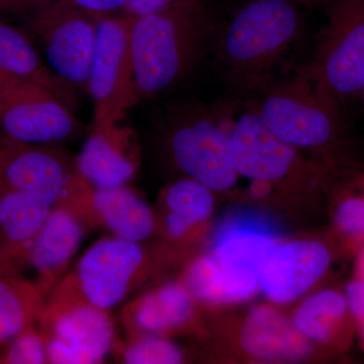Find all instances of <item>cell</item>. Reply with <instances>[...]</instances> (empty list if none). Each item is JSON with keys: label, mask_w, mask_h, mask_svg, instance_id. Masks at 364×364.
<instances>
[{"label": "cell", "mask_w": 364, "mask_h": 364, "mask_svg": "<svg viewBox=\"0 0 364 364\" xmlns=\"http://www.w3.org/2000/svg\"><path fill=\"white\" fill-rule=\"evenodd\" d=\"M312 0H246L228 21L219 42L227 77L244 91H260L301 38Z\"/></svg>", "instance_id": "1"}, {"label": "cell", "mask_w": 364, "mask_h": 364, "mask_svg": "<svg viewBox=\"0 0 364 364\" xmlns=\"http://www.w3.org/2000/svg\"><path fill=\"white\" fill-rule=\"evenodd\" d=\"M0 354V363L41 364L48 363L47 347L44 335L38 331L35 324L16 335L4 345Z\"/></svg>", "instance_id": "28"}, {"label": "cell", "mask_w": 364, "mask_h": 364, "mask_svg": "<svg viewBox=\"0 0 364 364\" xmlns=\"http://www.w3.org/2000/svg\"><path fill=\"white\" fill-rule=\"evenodd\" d=\"M135 18L124 14L97 16L88 91L95 105L92 126L119 121L132 107L134 61L131 35Z\"/></svg>", "instance_id": "7"}, {"label": "cell", "mask_w": 364, "mask_h": 364, "mask_svg": "<svg viewBox=\"0 0 364 364\" xmlns=\"http://www.w3.org/2000/svg\"><path fill=\"white\" fill-rule=\"evenodd\" d=\"M39 320L44 326L48 363H98L114 346V327L107 311L88 303L78 289L53 298Z\"/></svg>", "instance_id": "6"}, {"label": "cell", "mask_w": 364, "mask_h": 364, "mask_svg": "<svg viewBox=\"0 0 364 364\" xmlns=\"http://www.w3.org/2000/svg\"><path fill=\"white\" fill-rule=\"evenodd\" d=\"M364 284V247L359 250L358 259L355 262V277Z\"/></svg>", "instance_id": "34"}, {"label": "cell", "mask_w": 364, "mask_h": 364, "mask_svg": "<svg viewBox=\"0 0 364 364\" xmlns=\"http://www.w3.org/2000/svg\"><path fill=\"white\" fill-rule=\"evenodd\" d=\"M193 312V296L183 284L174 282L136 299L130 318L136 329L160 335L186 324Z\"/></svg>", "instance_id": "24"}, {"label": "cell", "mask_w": 364, "mask_h": 364, "mask_svg": "<svg viewBox=\"0 0 364 364\" xmlns=\"http://www.w3.org/2000/svg\"><path fill=\"white\" fill-rule=\"evenodd\" d=\"M97 25V16L51 0L28 14L26 30L52 71L72 87L86 90Z\"/></svg>", "instance_id": "8"}, {"label": "cell", "mask_w": 364, "mask_h": 364, "mask_svg": "<svg viewBox=\"0 0 364 364\" xmlns=\"http://www.w3.org/2000/svg\"><path fill=\"white\" fill-rule=\"evenodd\" d=\"M358 98L359 100H360L361 104H363V107L364 109V83L363 87H361L360 91H359Z\"/></svg>", "instance_id": "35"}, {"label": "cell", "mask_w": 364, "mask_h": 364, "mask_svg": "<svg viewBox=\"0 0 364 364\" xmlns=\"http://www.w3.org/2000/svg\"><path fill=\"white\" fill-rule=\"evenodd\" d=\"M164 200L168 210L165 226L174 239L181 238L191 228L207 221L214 210V191L186 176L170 184Z\"/></svg>", "instance_id": "25"}, {"label": "cell", "mask_w": 364, "mask_h": 364, "mask_svg": "<svg viewBox=\"0 0 364 364\" xmlns=\"http://www.w3.org/2000/svg\"><path fill=\"white\" fill-rule=\"evenodd\" d=\"M28 193L1 191L0 198V263L23 261L26 251L53 210Z\"/></svg>", "instance_id": "20"}, {"label": "cell", "mask_w": 364, "mask_h": 364, "mask_svg": "<svg viewBox=\"0 0 364 364\" xmlns=\"http://www.w3.org/2000/svg\"><path fill=\"white\" fill-rule=\"evenodd\" d=\"M85 182L75 161L59 151L0 132V191L28 193L55 207Z\"/></svg>", "instance_id": "10"}, {"label": "cell", "mask_w": 364, "mask_h": 364, "mask_svg": "<svg viewBox=\"0 0 364 364\" xmlns=\"http://www.w3.org/2000/svg\"><path fill=\"white\" fill-rule=\"evenodd\" d=\"M51 0H0L1 16H28Z\"/></svg>", "instance_id": "32"}, {"label": "cell", "mask_w": 364, "mask_h": 364, "mask_svg": "<svg viewBox=\"0 0 364 364\" xmlns=\"http://www.w3.org/2000/svg\"><path fill=\"white\" fill-rule=\"evenodd\" d=\"M179 1L181 0H126L124 14L133 18H140L157 13Z\"/></svg>", "instance_id": "31"}, {"label": "cell", "mask_w": 364, "mask_h": 364, "mask_svg": "<svg viewBox=\"0 0 364 364\" xmlns=\"http://www.w3.org/2000/svg\"><path fill=\"white\" fill-rule=\"evenodd\" d=\"M172 117L167 145L182 173L214 193L233 188L239 176L232 157L230 124L226 119L202 107H186Z\"/></svg>", "instance_id": "4"}, {"label": "cell", "mask_w": 364, "mask_h": 364, "mask_svg": "<svg viewBox=\"0 0 364 364\" xmlns=\"http://www.w3.org/2000/svg\"><path fill=\"white\" fill-rule=\"evenodd\" d=\"M208 21L200 0L135 18L131 43L134 61L132 107L178 83L195 66L207 39Z\"/></svg>", "instance_id": "2"}, {"label": "cell", "mask_w": 364, "mask_h": 364, "mask_svg": "<svg viewBox=\"0 0 364 364\" xmlns=\"http://www.w3.org/2000/svg\"><path fill=\"white\" fill-rule=\"evenodd\" d=\"M331 263V251L323 242H279L261 263L259 291L272 303H291L320 282Z\"/></svg>", "instance_id": "13"}, {"label": "cell", "mask_w": 364, "mask_h": 364, "mask_svg": "<svg viewBox=\"0 0 364 364\" xmlns=\"http://www.w3.org/2000/svg\"><path fill=\"white\" fill-rule=\"evenodd\" d=\"M65 6L75 7L93 16L124 14L126 0H54Z\"/></svg>", "instance_id": "30"}, {"label": "cell", "mask_w": 364, "mask_h": 364, "mask_svg": "<svg viewBox=\"0 0 364 364\" xmlns=\"http://www.w3.org/2000/svg\"><path fill=\"white\" fill-rule=\"evenodd\" d=\"M83 227L72 210L54 207L33 238L23 261L39 273L43 291L75 254L83 237Z\"/></svg>", "instance_id": "17"}, {"label": "cell", "mask_w": 364, "mask_h": 364, "mask_svg": "<svg viewBox=\"0 0 364 364\" xmlns=\"http://www.w3.org/2000/svg\"><path fill=\"white\" fill-rule=\"evenodd\" d=\"M182 284L193 299L210 305L248 301L259 291L258 273L222 264L210 253L189 267Z\"/></svg>", "instance_id": "19"}, {"label": "cell", "mask_w": 364, "mask_h": 364, "mask_svg": "<svg viewBox=\"0 0 364 364\" xmlns=\"http://www.w3.org/2000/svg\"><path fill=\"white\" fill-rule=\"evenodd\" d=\"M0 198H1V191H0Z\"/></svg>", "instance_id": "36"}, {"label": "cell", "mask_w": 364, "mask_h": 364, "mask_svg": "<svg viewBox=\"0 0 364 364\" xmlns=\"http://www.w3.org/2000/svg\"><path fill=\"white\" fill-rule=\"evenodd\" d=\"M340 105L358 98L364 83V0H329L313 58L304 67Z\"/></svg>", "instance_id": "5"}, {"label": "cell", "mask_w": 364, "mask_h": 364, "mask_svg": "<svg viewBox=\"0 0 364 364\" xmlns=\"http://www.w3.org/2000/svg\"><path fill=\"white\" fill-rule=\"evenodd\" d=\"M44 294L39 284L21 277L14 265L0 264V346L39 320Z\"/></svg>", "instance_id": "23"}, {"label": "cell", "mask_w": 364, "mask_h": 364, "mask_svg": "<svg viewBox=\"0 0 364 364\" xmlns=\"http://www.w3.org/2000/svg\"><path fill=\"white\" fill-rule=\"evenodd\" d=\"M294 326L306 339L346 348L354 335V323L344 291L324 289L306 298L296 309Z\"/></svg>", "instance_id": "18"}, {"label": "cell", "mask_w": 364, "mask_h": 364, "mask_svg": "<svg viewBox=\"0 0 364 364\" xmlns=\"http://www.w3.org/2000/svg\"><path fill=\"white\" fill-rule=\"evenodd\" d=\"M345 296L354 323L355 335L364 348V284L354 279L346 284Z\"/></svg>", "instance_id": "29"}, {"label": "cell", "mask_w": 364, "mask_h": 364, "mask_svg": "<svg viewBox=\"0 0 364 364\" xmlns=\"http://www.w3.org/2000/svg\"><path fill=\"white\" fill-rule=\"evenodd\" d=\"M143 261L140 243L102 239L79 260L76 287L88 303L107 311L123 301Z\"/></svg>", "instance_id": "11"}, {"label": "cell", "mask_w": 364, "mask_h": 364, "mask_svg": "<svg viewBox=\"0 0 364 364\" xmlns=\"http://www.w3.org/2000/svg\"><path fill=\"white\" fill-rule=\"evenodd\" d=\"M183 353L177 345L157 334H148L132 342L124 353L129 364H176L181 363Z\"/></svg>", "instance_id": "27"}, {"label": "cell", "mask_w": 364, "mask_h": 364, "mask_svg": "<svg viewBox=\"0 0 364 364\" xmlns=\"http://www.w3.org/2000/svg\"><path fill=\"white\" fill-rule=\"evenodd\" d=\"M279 242L274 228L264 218L234 215L215 230L210 254L222 264L259 274L261 263Z\"/></svg>", "instance_id": "16"}, {"label": "cell", "mask_w": 364, "mask_h": 364, "mask_svg": "<svg viewBox=\"0 0 364 364\" xmlns=\"http://www.w3.org/2000/svg\"><path fill=\"white\" fill-rule=\"evenodd\" d=\"M252 107L268 129L296 149L330 151L345 135L342 105L305 68L258 91Z\"/></svg>", "instance_id": "3"}, {"label": "cell", "mask_w": 364, "mask_h": 364, "mask_svg": "<svg viewBox=\"0 0 364 364\" xmlns=\"http://www.w3.org/2000/svg\"><path fill=\"white\" fill-rule=\"evenodd\" d=\"M0 72L28 79L52 90L68 107L73 102V87L58 77L41 59L26 33L0 20Z\"/></svg>", "instance_id": "22"}, {"label": "cell", "mask_w": 364, "mask_h": 364, "mask_svg": "<svg viewBox=\"0 0 364 364\" xmlns=\"http://www.w3.org/2000/svg\"><path fill=\"white\" fill-rule=\"evenodd\" d=\"M312 1H315V0H312Z\"/></svg>", "instance_id": "37"}, {"label": "cell", "mask_w": 364, "mask_h": 364, "mask_svg": "<svg viewBox=\"0 0 364 364\" xmlns=\"http://www.w3.org/2000/svg\"><path fill=\"white\" fill-rule=\"evenodd\" d=\"M90 200L97 217L117 238L140 243L154 231L149 205L126 186L95 189Z\"/></svg>", "instance_id": "21"}, {"label": "cell", "mask_w": 364, "mask_h": 364, "mask_svg": "<svg viewBox=\"0 0 364 364\" xmlns=\"http://www.w3.org/2000/svg\"><path fill=\"white\" fill-rule=\"evenodd\" d=\"M358 191L345 193L340 198L333 214V222L345 243L361 249L364 247V181Z\"/></svg>", "instance_id": "26"}, {"label": "cell", "mask_w": 364, "mask_h": 364, "mask_svg": "<svg viewBox=\"0 0 364 364\" xmlns=\"http://www.w3.org/2000/svg\"><path fill=\"white\" fill-rule=\"evenodd\" d=\"M242 348L261 360L294 363L312 353L313 342L296 329L293 320L269 306L248 314L240 333Z\"/></svg>", "instance_id": "15"}, {"label": "cell", "mask_w": 364, "mask_h": 364, "mask_svg": "<svg viewBox=\"0 0 364 364\" xmlns=\"http://www.w3.org/2000/svg\"><path fill=\"white\" fill-rule=\"evenodd\" d=\"M71 107L46 86L0 72V127L23 142L49 145L77 135Z\"/></svg>", "instance_id": "9"}, {"label": "cell", "mask_w": 364, "mask_h": 364, "mask_svg": "<svg viewBox=\"0 0 364 364\" xmlns=\"http://www.w3.org/2000/svg\"><path fill=\"white\" fill-rule=\"evenodd\" d=\"M270 191H272V183L262 181H251V186L249 188V193L256 200L264 198L270 193Z\"/></svg>", "instance_id": "33"}, {"label": "cell", "mask_w": 364, "mask_h": 364, "mask_svg": "<svg viewBox=\"0 0 364 364\" xmlns=\"http://www.w3.org/2000/svg\"><path fill=\"white\" fill-rule=\"evenodd\" d=\"M230 147L239 176L269 183L293 176L299 169V149L274 135L251 105L229 129Z\"/></svg>", "instance_id": "12"}, {"label": "cell", "mask_w": 364, "mask_h": 364, "mask_svg": "<svg viewBox=\"0 0 364 364\" xmlns=\"http://www.w3.org/2000/svg\"><path fill=\"white\" fill-rule=\"evenodd\" d=\"M119 121L92 126L75 159L76 170L93 189L126 186L138 168V153L133 134Z\"/></svg>", "instance_id": "14"}]
</instances>
